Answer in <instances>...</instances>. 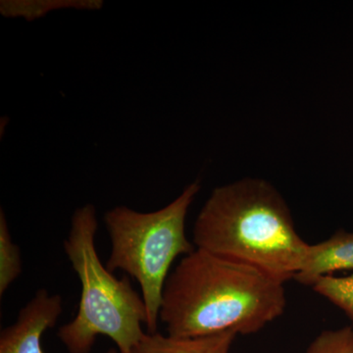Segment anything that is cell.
Instances as JSON below:
<instances>
[{
	"label": "cell",
	"instance_id": "obj_1",
	"mask_svg": "<svg viewBox=\"0 0 353 353\" xmlns=\"http://www.w3.org/2000/svg\"><path fill=\"white\" fill-rule=\"evenodd\" d=\"M285 284L241 262L196 248L171 272L159 320L173 336L256 334L287 306Z\"/></svg>",
	"mask_w": 353,
	"mask_h": 353
},
{
	"label": "cell",
	"instance_id": "obj_2",
	"mask_svg": "<svg viewBox=\"0 0 353 353\" xmlns=\"http://www.w3.org/2000/svg\"><path fill=\"white\" fill-rule=\"evenodd\" d=\"M196 248L259 269L285 284L303 266L308 243L270 183L245 178L216 188L194 227Z\"/></svg>",
	"mask_w": 353,
	"mask_h": 353
},
{
	"label": "cell",
	"instance_id": "obj_3",
	"mask_svg": "<svg viewBox=\"0 0 353 353\" xmlns=\"http://www.w3.org/2000/svg\"><path fill=\"white\" fill-rule=\"evenodd\" d=\"M99 222L92 204L77 208L64 250L82 287L78 312L60 327L57 336L69 353H90L97 336H108L119 353H129L146 332L143 296L130 279L116 278L102 264L95 248Z\"/></svg>",
	"mask_w": 353,
	"mask_h": 353
},
{
	"label": "cell",
	"instance_id": "obj_4",
	"mask_svg": "<svg viewBox=\"0 0 353 353\" xmlns=\"http://www.w3.org/2000/svg\"><path fill=\"white\" fill-rule=\"evenodd\" d=\"M201 183L194 182L165 208L139 212L116 206L104 215L111 241L106 268L138 281L146 308V333H157L162 296L176 257L196 250L185 234V219Z\"/></svg>",
	"mask_w": 353,
	"mask_h": 353
},
{
	"label": "cell",
	"instance_id": "obj_5",
	"mask_svg": "<svg viewBox=\"0 0 353 353\" xmlns=\"http://www.w3.org/2000/svg\"><path fill=\"white\" fill-rule=\"evenodd\" d=\"M63 312L59 294L39 290L18 313L17 319L0 333V353H44L41 338L57 324Z\"/></svg>",
	"mask_w": 353,
	"mask_h": 353
},
{
	"label": "cell",
	"instance_id": "obj_6",
	"mask_svg": "<svg viewBox=\"0 0 353 353\" xmlns=\"http://www.w3.org/2000/svg\"><path fill=\"white\" fill-rule=\"evenodd\" d=\"M353 270V232H336L328 240L309 245L301 270L294 280L301 285H313L325 276Z\"/></svg>",
	"mask_w": 353,
	"mask_h": 353
},
{
	"label": "cell",
	"instance_id": "obj_7",
	"mask_svg": "<svg viewBox=\"0 0 353 353\" xmlns=\"http://www.w3.org/2000/svg\"><path fill=\"white\" fill-rule=\"evenodd\" d=\"M236 336L234 332L185 338L145 333L129 353H230Z\"/></svg>",
	"mask_w": 353,
	"mask_h": 353
},
{
	"label": "cell",
	"instance_id": "obj_8",
	"mask_svg": "<svg viewBox=\"0 0 353 353\" xmlns=\"http://www.w3.org/2000/svg\"><path fill=\"white\" fill-rule=\"evenodd\" d=\"M102 6L99 0H50V1H1L0 12L6 17H22L28 21L43 17L52 10L64 8L97 10Z\"/></svg>",
	"mask_w": 353,
	"mask_h": 353
},
{
	"label": "cell",
	"instance_id": "obj_9",
	"mask_svg": "<svg viewBox=\"0 0 353 353\" xmlns=\"http://www.w3.org/2000/svg\"><path fill=\"white\" fill-rule=\"evenodd\" d=\"M22 273L20 248L14 243L6 212L0 210V296H3Z\"/></svg>",
	"mask_w": 353,
	"mask_h": 353
},
{
	"label": "cell",
	"instance_id": "obj_10",
	"mask_svg": "<svg viewBox=\"0 0 353 353\" xmlns=\"http://www.w3.org/2000/svg\"><path fill=\"white\" fill-rule=\"evenodd\" d=\"M311 288L341 309L353 321V274L345 277L325 276Z\"/></svg>",
	"mask_w": 353,
	"mask_h": 353
},
{
	"label": "cell",
	"instance_id": "obj_11",
	"mask_svg": "<svg viewBox=\"0 0 353 353\" xmlns=\"http://www.w3.org/2000/svg\"><path fill=\"white\" fill-rule=\"evenodd\" d=\"M305 353H353V329L343 327L318 334Z\"/></svg>",
	"mask_w": 353,
	"mask_h": 353
},
{
	"label": "cell",
	"instance_id": "obj_12",
	"mask_svg": "<svg viewBox=\"0 0 353 353\" xmlns=\"http://www.w3.org/2000/svg\"><path fill=\"white\" fill-rule=\"evenodd\" d=\"M104 353H119V352H118V350H114V348H110V350H108V352Z\"/></svg>",
	"mask_w": 353,
	"mask_h": 353
}]
</instances>
